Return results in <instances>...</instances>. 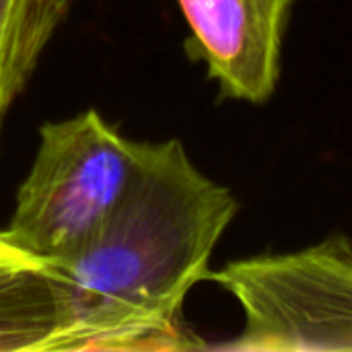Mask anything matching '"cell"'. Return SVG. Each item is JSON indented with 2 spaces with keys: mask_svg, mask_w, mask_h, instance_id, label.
<instances>
[{
  "mask_svg": "<svg viewBox=\"0 0 352 352\" xmlns=\"http://www.w3.org/2000/svg\"><path fill=\"white\" fill-rule=\"evenodd\" d=\"M239 210L233 192L190 159L177 138L140 140L118 210L70 260L64 351L194 349L182 330L190 291Z\"/></svg>",
  "mask_w": 352,
  "mask_h": 352,
  "instance_id": "1",
  "label": "cell"
},
{
  "mask_svg": "<svg viewBox=\"0 0 352 352\" xmlns=\"http://www.w3.org/2000/svg\"><path fill=\"white\" fill-rule=\"evenodd\" d=\"M138 159L140 140L124 136L97 109L45 122L4 231L56 264L70 260L118 210Z\"/></svg>",
  "mask_w": 352,
  "mask_h": 352,
  "instance_id": "2",
  "label": "cell"
},
{
  "mask_svg": "<svg viewBox=\"0 0 352 352\" xmlns=\"http://www.w3.org/2000/svg\"><path fill=\"white\" fill-rule=\"evenodd\" d=\"M208 280L243 311L227 351H352V241L344 235L291 254L233 260L210 270Z\"/></svg>",
  "mask_w": 352,
  "mask_h": 352,
  "instance_id": "3",
  "label": "cell"
},
{
  "mask_svg": "<svg viewBox=\"0 0 352 352\" xmlns=\"http://www.w3.org/2000/svg\"><path fill=\"white\" fill-rule=\"evenodd\" d=\"M190 29L188 52L227 99L264 103L280 76L293 0H177Z\"/></svg>",
  "mask_w": 352,
  "mask_h": 352,
  "instance_id": "4",
  "label": "cell"
},
{
  "mask_svg": "<svg viewBox=\"0 0 352 352\" xmlns=\"http://www.w3.org/2000/svg\"><path fill=\"white\" fill-rule=\"evenodd\" d=\"M68 326L62 266L21 248L0 229V352L64 351Z\"/></svg>",
  "mask_w": 352,
  "mask_h": 352,
  "instance_id": "5",
  "label": "cell"
},
{
  "mask_svg": "<svg viewBox=\"0 0 352 352\" xmlns=\"http://www.w3.org/2000/svg\"><path fill=\"white\" fill-rule=\"evenodd\" d=\"M74 0H0V134Z\"/></svg>",
  "mask_w": 352,
  "mask_h": 352,
  "instance_id": "6",
  "label": "cell"
}]
</instances>
